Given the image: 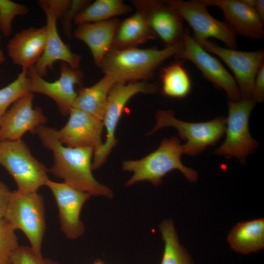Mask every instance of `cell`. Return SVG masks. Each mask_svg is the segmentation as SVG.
Segmentation results:
<instances>
[{"instance_id": "obj_1", "label": "cell", "mask_w": 264, "mask_h": 264, "mask_svg": "<svg viewBox=\"0 0 264 264\" xmlns=\"http://www.w3.org/2000/svg\"><path fill=\"white\" fill-rule=\"evenodd\" d=\"M55 129L44 125L39 126L35 132L44 146L53 154L54 164L48 172L91 195L112 198V191L97 181L92 174L93 150L65 146L59 141Z\"/></svg>"}, {"instance_id": "obj_2", "label": "cell", "mask_w": 264, "mask_h": 264, "mask_svg": "<svg viewBox=\"0 0 264 264\" xmlns=\"http://www.w3.org/2000/svg\"><path fill=\"white\" fill-rule=\"evenodd\" d=\"M182 42L162 49H111L100 66L104 75L113 77L117 82H136L151 79L160 65L181 51Z\"/></svg>"}, {"instance_id": "obj_3", "label": "cell", "mask_w": 264, "mask_h": 264, "mask_svg": "<svg viewBox=\"0 0 264 264\" xmlns=\"http://www.w3.org/2000/svg\"><path fill=\"white\" fill-rule=\"evenodd\" d=\"M183 154L182 145L176 136L163 139L158 148L139 160L123 162L124 171L132 172L126 183L129 186L142 181H148L154 186L160 185L163 177L174 170H179L191 182L198 179L197 172L184 166L181 161Z\"/></svg>"}, {"instance_id": "obj_4", "label": "cell", "mask_w": 264, "mask_h": 264, "mask_svg": "<svg viewBox=\"0 0 264 264\" xmlns=\"http://www.w3.org/2000/svg\"><path fill=\"white\" fill-rule=\"evenodd\" d=\"M15 231L23 232L31 247L42 255V246L45 231L44 198L37 192H11L3 218Z\"/></svg>"}, {"instance_id": "obj_5", "label": "cell", "mask_w": 264, "mask_h": 264, "mask_svg": "<svg viewBox=\"0 0 264 264\" xmlns=\"http://www.w3.org/2000/svg\"><path fill=\"white\" fill-rule=\"evenodd\" d=\"M0 165L13 177L21 192H37L49 179L48 169L32 155L22 139L0 141Z\"/></svg>"}, {"instance_id": "obj_6", "label": "cell", "mask_w": 264, "mask_h": 264, "mask_svg": "<svg viewBox=\"0 0 264 264\" xmlns=\"http://www.w3.org/2000/svg\"><path fill=\"white\" fill-rule=\"evenodd\" d=\"M155 116V125L148 134H152L163 128H175L179 137L186 141L182 147L183 154L189 155H197L208 146L215 145L225 133L226 118L223 116L198 123L179 120L170 110H160Z\"/></svg>"}, {"instance_id": "obj_7", "label": "cell", "mask_w": 264, "mask_h": 264, "mask_svg": "<svg viewBox=\"0 0 264 264\" xmlns=\"http://www.w3.org/2000/svg\"><path fill=\"white\" fill-rule=\"evenodd\" d=\"M157 90L156 85L146 81L130 83L118 82L114 84L109 92L103 119L107 132L106 140L100 149L94 154L92 170L98 169L105 162L116 145V128L128 101L138 93L152 94Z\"/></svg>"}, {"instance_id": "obj_8", "label": "cell", "mask_w": 264, "mask_h": 264, "mask_svg": "<svg viewBox=\"0 0 264 264\" xmlns=\"http://www.w3.org/2000/svg\"><path fill=\"white\" fill-rule=\"evenodd\" d=\"M256 104L252 98L229 100L225 138L216 150V154L227 158L235 157L243 163L257 148L258 142L252 137L249 129L250 114Z\"/></svg>"}, {"instance_id": "obj_9", "label": "cell", "mask_w": 264, "mask_h": 264, "mask_svg": "<svg viewBox=\"0 0 264 264\" xmlns=\"http://www.w3.org/2000/svg\"><path fill=\"white\" fill-rule=\"evenodd\" d=\"M194 39L207 52L219 57L231 69L241 99H251L256 74L264 64V50L239 51L220 46L209 39Z\"/></svg>"}, {"instance_id": "obj_10", "label": "cell", "mask_w": 264, "mask_h": 264, "mask_svg": "<svg viewBox=\"0 0 264 264\" xmlns=\"http://www.w3.org/2000/svg\"><path fill=\"white\" fill-rule=\"evenodd\" d=\"M192 28L194 38L201 39L216 38L227 48L235 49L236 35L225 22L214 18L208 12L207 6L199 0H167Z\"/></svg>"}, {"instance_id": "obj_11", "label": "cell", "mask_w": 264, "mask_h": 264, "mask_svg": "<svg viewBox=\"0 0 264 264\" xmlns=\"http://www.w3.org/2000/svg\"><path fill=\"white\" fill-rule=\"evenodd\" d=\"M182 60L194 64L207 80L217 88L226 92L229 101H238L241 94L234 77L220 61L203 49L191 35L188 29L184 30L182 47L176 56Z\"/></svg>"}, {"instance_id": "obj_12", "label": "cell", "mask_w": 264, "mask_h": 264, "mask_svg": "<svg viewBox=\"0 0 264 264\" xmlns=\"http://www.w3.org/2000/svg\"><path fill=\"white\" fill-rule=\"evenodd\" d=\"M60 72L59 79L50 82L40 76L33 66L29 68L27 74L30 81V91L51 98L60 112L67 115L73 107L77 96L75 87L82 86L84 74L79 68H73L64 62H61L60 65Z\"/></svg>"}, {"instance_id": "obj_13", "label": "cell", "mask_w": 264, "mask_h": 264, "mask_svg": "<svg viewBox=\"0 0 264 264\" xmlns=\"http://www.w3.org/2000/svg\"><path fill=\"white\" fill-rule=\"evenodd\" d=\"M131 3L144 16L166 46L182 42L184 33L183 19L166 0H132Z\"/></svg>"}, {"instance_id": "obj_14", "label": "cell", "mask_w": 264, "mask_h": 264, "mask_svg": "<svg viewBox=\"0 0 264 264\" xmlns=\"http://www.w3.org/2000/svg\"><path fill=\"white\" fill-rule=\"evenodd\" d=\"M45 186L51 190L59 210L61 229L69 239H76L85 231L80 218L82 208L91 196L65 182L59 183L48 179Z\"/></svg>"}, {"instance_id": "obj_15", "label": "cell", "mask_w": 264, "mask_h": 264, "mask_svg": "<svg viewBox=\"0 0 264 264\" xmlns=\"http://www.w3.org/2000/svg\"><path fill=\"white\" fill-rule=\"evenodd\" d=\"M33 93L29 92L17 100L0 118V141L21 139L47 121L41 108L33 107Z\"/></svg>"}, {"instance_id": "obj_16", "label": "cell", "mask_w": 264, "mask_h": 264, "mask_svg": "<svg viewBox=\"0 0 264 264\" xmlns=\"http://www.w3.org/2000/svg\"><path fill=\"white\" fill-rule=\"evenodd\" d=\"M68 120L61 130H57L60 143L71 148H88L94 154L103 144V122L78 109L72 108Z\"/></svg>"}, {"instance_id": "obj_17", "label": "cell", "mask_w": 264, "mask_h": 264, "mask_svg": "<svg viewBox=\"0 0 264 264\" xmlns=\"http://www.w3.org/2000/svg\"><path fill=\"white\" fill-rule=\"evenodd\" d=\"M46 19L47 40L44 51L33 66L36 72L44 76L49 70L53 68L54 63L60 61L75 68H79L82 57L73 53L62 40L57 29V19L46 5L44 0L38 1Z\"/></svg>"}, {"instance_id": "obj_18", "label": "cell", "mask_w": 264, "mask_h": 264, "mask_svg": "<svg viewBox=\"0 0 264 264\" xmlns=\"http://www.w3.org/2000/svg\"><path fill=\"white\" fill-rule=\"evenodd\" d=\"M207 6L223 12L225 22L236 35L253 40L264 38V22L254 9L243 0H201Z\"/></svg>"}, {"instance_id": "obj_19", "label": "cell", "mask_w": 264, "mask_h": 264, "mask_svg": "<svg viewBox=\"0 0 264 264\" xmlns=\"http://www.w3.org/2000/svg\"><path fill=\"white\" fill-rule=\"evenodd\" d=\"M47 40V27H30L16 34L7 45L13 63L22 68L33 66L42 55Z\"/></svg>"}, {"instance_id": "obj_20", "label": "cell", "mask_w": 264, "mask_h": 264, "mask_svg": "<svg viewBox=\"0 0 264 264\" xmlns=\"http://www.w3.org/2000/svg\"><path fill=\"white\" fill-rule=\"evenodd\" d=\"M120 22L114 18L100 22L84 23L77 25L73 31L74 37L88 47L93 61L98 67L112 49L114 36Z\"/></svg>"}, {"instance_id": "obj_21", "label": "cell", "mask_w": 264, "mask_h": 264, "mask_svg": "<svg viewBox=\"0 0 264 264\" xmlns=\"http://www.w3.org/2000/svg\"><path fill=\"white\" fill-rule=\"evenodd\" d=\"M157 38L144 16L136 11L132 16L120 21L114 36L112 48L135 47Z\"/></svg>"}, {"instance_id": "obj_22", "label": "cell", "mask_w": 264, "mask_h": 264, "mask_svg": "<svg viewBox=\"0 0 264 264\" xmlns=\"http://www.w3.org/2000/svg\"><path fill=\"white\" fill-rule=\"evenodd\" d=\"M117 82L113 77L104 75L92 86L81 87L77 91L73 108L81 110L103 122L109 92Z\"/></svg>"}, {"instance_id": "obj_23", "label": "cell", "mask_w": 264, "mask_h": 264, "mask_svg": "<svg viewBox=\"0 0 264 264\" xmlns=\"http://www.w3.org/2000/svg\"><path fill=\"white\" fill-rule=\"evenodd\" d=\"M227 241L235 252L248 254L264 247V219L260 218L237 223L230 231Z\"/></svg>"}, {"instance_id": "obj_24", "label": "cell", "mask_w": 264, "mask_h": 264, "mask_svg": "<svg viewBox=\"0 0 264 264\" xmlns=\"http://www.w3.org/2000/svg\"><path fill=\"white\" fill-rule=\"evenodd\" d=\"M182 61L175 62L160 70L162 93L165 96L182 99L191 90L192 82Z\"/></svg>"}, {"instance_id": "obj_25", "label": "cell", "mask_w": 264, "mask_h": 264, "mask_svg": "<svg viewBox=\"0 0 264 264\" xmlns=\"http://www.w3.org/2000/svg\"><path fill=\"white\" fill-rule=\"evenodd\" d=\"M132 10L130 6L121 0H96L80 12L73 23L78 25L105 21L129 13Z\"/></svg>"}, {"instance_id": "obj_26", "label": "cell", "mask_w": 264, "mask_h": 264, "mask_svg": "<svg viewBox=\"0 0 264 264\" xmlns=\"http://www.w3.org/2000/svg\"><path fill=\"white\" fill-rule=\"evenodd\" d=\"M164 249L160 264H193L187 251L179 243L173 221L163 220L159 226Z\"/></svg>"}, {"instance_id": "obj_27", "label": "cell", "mask_w": 264, "mask_h": 264, "mask_svg": "<svg viewBox=\"0 0 264 264\" xmlns=\"http://www.w3.org/2000/svg\"><path fill=\"white\" fill-rule=\"evenodd\" d=\"M30 86L27 69L22 68L14 81L0 89V118L11 104L22 96L31 92Z\"/></svg>"}, {"instance_id": "obj_28", "label": "cell", "mask_w": 264, "mask_h": 264, "mask_svg": "<svg viewBox=\"0 0 264 264\" xmlns=\"http://www.w3.org/2000/svg\"><path fill=\"white\" fill-rule=\"evenodd\" d=\"M24 4L10 0H0V31L7 37L12 33V23L18 16H24L29 12Z\"/></svg>"}, {"instance_id": "obj_29", "label": "cell", "mask_w": 264, "mask_h": 264, "mask_svg": "<svg viewBox=\"0 0 264 264\" xmlns=\"http://www.w3.org/2000/svg\"><path fill=\"white\" fill-rule=\"evenodd\" d=\"M19 245L15 230L4 219L0 220V264H9L11 256Z\"/></svg>"}, {"instance_id": "obj_30", "label": "cell", "mask_w": 264, "mask_h": 264, "mask_svg": "<svg viewBox=\"0 0 264 264\" xmlns=\"http://www.w3.org/2000/svg\"><path fill=\"white\" fill-rule=\"evenodd\" d=\"M9 264H59L37 254L31 246L19 245L13 252Z\"/></svg>"}, {"instance_id": "obj_31", "label": "cell", "mask_w": 264, "mask_h": 264, "mask_svg": "<svg viewBox=\"0 0 264 264\" xmlns=\"http://www.w3.org/2000/svg\"><path fill=\"white\" fill-rule=\"evenodd\" d=\"M91 1L89 0H71L69 7L60 19L63 32L67 39H70L72 36V23L75 17L91 3Z\"/></svg>"}, {"instance_id": "obj_32", "label": "cell", "mask_w": 264, "mask_h": 264, "mask_svg": "<svg viewBox=\"0 0 264 264\" xmlns=\"http://www.w3.org/2000/svg\"><path fill=\"white\" fill-rule=\"evenodd\" d=\"M252 99L257 103L264 100V64L258 70L256 76Z\"/></svg>"}, {"instance_id": "obj_33", "label": "cell", "mask_w": 264, "mask_h": 264, "mask_svg": "<svg viewBox=\"0 0 264 264\" xmlns=\"http://www.w3.org/2000/svg\"><path fill=\"white\" fill-rule=\"evenodd\" d=\"M44 1L57 20H60L63 17L71 2L70 0H44Z\"/></svg>"}, {"instance_id": "obj_34", "label": "cell", "mask_w": 264, "mask_h": 264, "mask_svg": "<svg viewBox=\"0 0 264 264\" xmlns=\"http://www.w3.org/2000/svg\"><path fill=\"white\" fill-rule=\"evenodd\" d=\"M11 192L6 185L0 181V220L4 217Z\"/></svg>"}, {"instance_id": "obj_35", "label": "cell", "mask_w": 264, "mask_h": 264, "mask_svg": "<svg viewBox=\"0 0 264 264\" xmlns=\"http://www.w3.org/2000/svg\"><path fill=\"white\" fill-rule=\"evenodd\" d=\"M248 5L253 7L257 13L264 22V0H243Z\"/></svg>"}, {"instance_id": "obj_36", "label": "cell", "mask_w": 264, "mask_h": 264, "mask_svg": "<svg viewBox=\"0 0 264 264\" xmlns=\"http://www.w3.org/2000/svg\"><path fill=\"white\" fill-rule=\"evenodd\" d=\"M0 40H1V36L0 34ZM5 61V56L3 54V51H2L0 47V65L3 64Z\"/></svg>"}, {"instance_id": "obj_37", "label": "cell", "mask_w": 264, "mask_h": 264, "mask_svg": "<svg viewBox=\"0 0 264 264\" xmlns=\"http://www.w3.org/2000/svg\"><path fill=\"white\" fill-rule=\"evenodd\" d=\"M93 264H105L104 262L101 260H96Z\"/></svg>"}, {"instance_id": "obj_38", "label": "cell", "mask_w": 264, "mask_h": 264, "mask_svg": "<svg viewBox=\"0 0 264 264\" xmlns=\"http://www.w3.org/2000/svg\"><path fill=\"white\" fill-rule=\"evenodd\" d=\"M1 73V69H0V74Z\"/></svg>"}]
</instances>
